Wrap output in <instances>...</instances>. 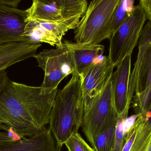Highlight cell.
Returning <instances> with one entry per match:
<instances>
[{
  "instance_id": "obj_1",
  "label": "cell",
  "mask_w": 151,
  "mask_h": 151,
  "mask_svg": "<svg viewBox=\"0 0 151 151\" xmlns=\"http://www.w3.org/2000/svg\"><path fill=\"white\" fill-rule=\"evenodd\" d=\"M58 90L46 91L8 80L0 93V121L24 138L46 129Z\"/></svg>"
},
{
  "instance_id": "obj_2",
  "label": "cell",
  "mask_w": 151,
  "mask_h": 151,
  "mask_svg": "<svg viewBox=\"0 0 151 151\" xmlns=\"http://www.w3.org/2000/svg\"><path fill=\"white\" fill-rule=\"evenodd\" d=\"M84 106L82 76L75 71L63 88L58 90L50 112L49 128L60 146L78 133Z\"/></svg>"
},
{
  "instance_id": "obj_3",
  "label": "cell",
  "mask_w": 151,
  "mask_h": 151,
  "mask_svg": "<svg viewBox=\"0 0 151 151\" xmlns=\"http://www.w3.org/2000/svg\"><path fill=\"white\" fill-rule=\"evenodd\" d=\"M118 117L111 77L99 94L84 101L81 126L91 146L99 135L117 123Z\"/></svg>"
},
{
  "instance_id": "obj_4",
  "label": "cell",
  "mask_w": 151,
  "mask_h": 151,
  "mask_svg": "<svg viewBox=\"0 0 151 151\" xmlns=\"http://www.w3.org/2000/svg\"><path fill=\"white\" fill-rule=\"evenodd\" d=\"M120 0L91 1L75 30L76 42L99 44L108 39L111 20Z\"/></svg>"
},
{
  "instance_id": "obj_5",
  "label": "cell",
  "mask_w": 151,
  "mask_h": 151,
  "mask_svg": "<svg viewBox=\"0 0 151 151\" xmlns=\"http://www.w3.org/2000/svg\"><path fill=\"white\" fill-rule=\"evenodd\" d=\"M146 20L141 6L135 5L125 21L109 38L108 56L114 67H116L126 57L132 55L138 44Z\"/></svg>"
},
{
  "instance_id": "obj_6",
  "label": "cell",
  "mask_w": 151,
  "mask_h": 151,
  "mask_svg": "<svg viewBox=\"0 0 151 151\" xmlns=\"http://www.w3.org/2000/svg\"><path fill=\"white\" fill-rule=\"evenodd\" d=\"M34 57L38 66L44 72V79L40 87L49 92L58 89L62 80L76 71L73 52L63 43L56 48L44 50Z\"/></svg>"
},
{
  "instance_id": "obj_7",
  "label": "cell",
  "mask_w": 151,
  "mask_h": 151,
  "mask_svg": "<svg viewBox=\"0 0 151 151\" xmlns=\"http://www.w3.org/2000/svg\"><path fill=\"white\" fill-rule=\"evenodd\" d=\"M137 59L131 71L128 88V100L132 103L135 95L151 85V22L144 26L138 43Z\"/></svg>"
},
{
  "instance_id": "obj_8",
  "label": "cell",
  "mask_w": 151,
  "mask_h": 151,
  "mask_svg": "<svg viewBox=\"0 0 151 151\" xmlns=\"http://www.w3.org/2000/svg\"><path fill=\"white\" fill-rule=\"evenodd\" d=\"M81 18L76 16L58 21L27 20L24 37L27 40L58 47L63 44L62 39L65 33L78 27Z\"/></svg>"
},
{
  "instance_id": "obj_9",
  "label": "cell",
  "mask_w": 151,
  "mask_h": 151,
  "mask_svg": "<svg viewBox=\"0 0 151 151\" xmlns=\"http://www.w3.org/2000/svg\"><path fill=\"white\" fill-rule=\"evenodd\" d=\"M26 11L0 4V45L28 40L24 37Z\"/></svg>"
},
{
  "instance_id": "obj_10",
  "label": "cell",
  "mask_w": 151,
  "mask_h": 151,
  "mask_svg": "<svg viewBox=\"0 0 151 151\" xmlns=\"http://www.w3.org/2000/svg\"><path fill=\"white\" fill-rule=\"evenodd\" d=\"M114 67L108 56L96 59L81 74L84 101L99 94L111 79Z\"/></svg>"
},
{
  "instance_id": "obj_11",
  "label": "cell",
  "mask_w": 151,
  "mask_h": 151,
  "mask_svg": "<svg viewBox=\"0 0 151 151\" xmlns=\"http://www.w3.org/2000/svg\"><path fill=\"white\" fill-rule=\"evenodd\" d=\"M132 55L126 57L116 67L112 76L115 106L118 115H120L131 103L128 100V88L131 72Z\"/></svg>"
},
{
  "instance_id": "obj_12",
  "label": "cell",
  "mask_w": 151,
  "mask_h": 151,
  "mask_svg": "<svg viewBox=\"0 0 151 151\" xmlns=\"http://www.w3.org/2000/svg\"><path fill=\"white\" fill-rule=\"evenodd\" d=\"M40 43L31 40L0 45V72L34 56Z\"/></svg>"
},
{
  "instance_id": "obj_13",
  "label": "cell",
  "mask_w": 151,
  "mask_h": 151,
  "mask_svg": "<svg viewBox=\"0 0 151 151\" xmlns=\"http://www.w3.org/2000/svg\"><path fill=\"white\" fill-rule=\"evenodd\" d=\"M50 129L28 138H22L0 150V151H61Z\"/></svg>"
},
{
  "instance_id": "obj_14",
  "label": "cell",
  "mask_w": 151,
  "mask_h": 151,
  "mask_svg": "<svg viewBox=\"0 0 151 151\" xmlns=\"http://www.w3.org/2000/svg\"><path fill=\"white\" fill-rule=\"evenodd\" d=\"M73 52L76 64V72L81 74L96 59L103 56L105 50L104 45L100 44H83L64 42Z\"/></svg>"
},
{
  "instance_id": "obj_15",
  "label": "cell",
  "mask_w": 151,
  "mask_h": 151,
  "mask_svg": "<svg viewBox=\"0 0 151 151\" xmlns=\"http://www.w3.org/2000/svg\"><path fill=\"white\" fill-rule=\"evenodd\" d=\"M28 20L58 21L65 19L59 0H34L26 10Z\"/></svg>"
},
{
  "instance_id": "obj_16",
  "label": "cell",
  "mask_w": 151,
  "mask_h": 151,
  "mask_svg": "<svg viewBox=\"0 0 151 151\" xmlns=\"http://www.w3.org/2000/svg\"><path fill=\"white\" fill-rule=\"evenodd\" d=\"M137 118V129L134 141L129 151H148L151 142V125L144 114Z\"/></svg>"
},
{
  "instance_id": "obj_17",
  "label": "cell",
  "mask_w": 151,
  "mask_h": 151,
  "mask_svg": "<svg viewBox=\"0 0 151 151\" xmlns=\"http://www.w3.org/2000/svg\"><path fill=\"white\" fill-rule=\"evenodd\" d=\"M134 2L133 0H120L111 20L108 39L131 13L134 6Z\"/></svg>"
},
{
  "instance_id": "obj_18",
  "label": "cell",
  "mask_w": 151,
  "mask_h": 151,
  "mask_svg": "<svg viewBox=\"0 0 151 151\" xmlns=\"http://www.w3.org/2000/svg\"><path fill=\"white\" fill-rule=\"evenodd\" d=\"M64 18L80 16L82 17L88 8L85 0H59Z\"/></svg>"
},
{
  "instance_id": "obj_19",
  "label": "cell",
  "mask_w": 151,
  "mask_h": 151,
  "mask_svg": "<svg viewBox=\"0 0 151 151\" xmlns=\"http://www.w3.org/2000/svg\"><path fill=\"white\" fill-rule=\"evenodd\" d=\"M117 123L98 136L92 146L95 151H113Z\"/></svg>"
},
{
  "instance_id": "obj_20",
  "label": "cell",
  "mask_w": 151,
  "mask_h": 151,
  "mask_svg": "<svg viewBox=\"0 0 151 151\" xmlns=\"http://www.w3.org/2000/svg\"><path fill=\"white\" fill-rule=\"evenodd\" d=\"M129 107H126L123 112L119 115L116 125L113 151H122L125 143V135L123 130V122L128 117Z\"/></svg>"
},
{
  "instance_id": "obj_21",
  "label": "cell",
  "mask_w": 151,
  "mask_h": 151,
  "mask_svg": "<svg viewBox=\"0 0 151 151\" xmlns=\"http://www.w3.org/2000/svg\"><path fill=\"white\" fill-rule=\"evenodd\" d=\"M69 151H95L78 133L72 135L65 143Z\"/></svg>"
},
{
  "instance_id": "obj_22",
  "label": "cell",
  "mask_w": 151,
  "mask_h": 151,
  "mask_svg": "<svg viewBox=\"0 0 151 151\" xmlns=\"http://www.w3.org/2000/svg\"><path fill=\"white\" fill-rule=\"evenodd\" d=\"M132 102L139 110L138 113L144 114L151 103V85L145 91L138 95H135Z\"/></svg>"
},
{
  "instance_id": "obj_23",
  "label": "cell",
  "mask_w": 151,
  "mask_h": 151,
  "mask_svg": "<svg viewBox=\"0 0 151 151\" xmlns=\"http://www.w3.org/2000/svg\"><path fill=\"white\" fill-rule=\"evenodd\" d=\"M21 139V137L10 129L7 132H0V150Z\"/></svg>"
},
{
  "instance_id": "obj_24",
  "label": "cell",
  "mask_w": 151,
  "mask_h": 151,
  "mask_svg": "<svg viewBox=\"0 0 151 151\" xmlns=\"http://www.w3.org/2000/svg\"><path fill=\"white\" fill-rule=\"evenodd\" d=\"M137 129V121H136L133 128L126 134L125 136V143L123 145L122 151H129L132 144L134 141L136 135Z\"/></svg>"
},
{
  "instance_id": "obj_25",
  "label": "cell",
  "mask_w": 151,
  "mask_h": 151,
  "mask_svg": "<svg viewBox=\"0 0 151 151\" xmlns=\"http://www.w3.org/2000/svg\"><path fill=\"white\" fill-rule=\"evenodd\" d=\"M140 114V113H137L130 117H127L124 120L123 122V130L125 136L133 128Z\"/></svg>"
},
{
  "instance_id": "obj_26",
  "label": "cell",
  "mask_w": 151,
  "mask_h": 151,
  "mask_svg": "<svg viewBox=\"0 0 151 151\" xmlns=\"http://www.w3.org/2000/svg\"><path fill=\"white\" fill-rule=\"evenodd\" d=\"M139 5L142 9L146 19L151 22V0H140Z\"/></svg>"
},
{
  "instance_id": "obj_27",
  "label": "cell",
  "mask_w": 151,
  "mask_h": 151,
  "mask_svg": "<svg viewBox=\"0 0 151 151\" xmlns=\"http://www.w3.org/2000/svg\"><path fill=\"white\" fill-rule=\"evenodd\" d=\"M9 79L7 72L5 70L0 72V93L6 86Z\"/></svg>"
},
{
  "instance_id": "obj_28",
  "label": "cell",
  "mask_w": 151,
  "mask_h": 151,
  "mask_svg": "<svg viewBox=\"0 0 151 151\" xmlns=\"http://www.w3.org/2000/svg\"><path fill=\"white\" fill-rule=\"evenodd\" d=\"M20 0H0V4L12 8H17Z\"/></svg>"
},
{
  "instance_id": "obj_29",
  "label": "cell",
  "mask_w": 151,
  "mask_h": 151,
  "mask_svg": "<svg viewBox=\"0 0 151 151\" xmlns=\"http://www.w3.org/2000/svg\"><path fill=\"white\" fill-rule=\"evenodd\" d=\"M144 115L147 121L151 125V103L147 108L146 112Z\"/></svg>"
},
{
  "instance_id": "obj_30",
  "label": "cell",
  "mask_w": 151,
  "mask_h": 151,
  "mask_svg": "<svg viewBox=\"0 0 151 151\" xmlns=\"http://www.w3.org/2000/svg\"><path fill=\"white\" fill-rule=\"evenodd\" d=\"M148 151H151V142L150 144V146H149V149H148Z\"/></svg>"
}]
</instances>
